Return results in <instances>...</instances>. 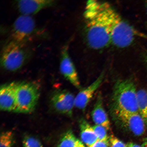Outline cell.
<instances>
[{
	"label": "cell",
	"mask_w": 147,
	"mask_h": 147,
	"mask_svg": "<svg viewBox=\"0 0 147 147\" xmlns=\"http://www.w3.org/2000/svg\"><path fill=\"white\" fill-rule=\"evenodd\" d=\"M56 1L53 0H21L16 1V5L22 15L31 16L45 8L54 5Z\"/></svg>",
	"instance_id": "obj_11"
},
{
	"label": "cell",
	"mask_w": 147,
	"mask_h": 147,
	"mask_svg": "<svg viewBox=\"0 0 147 147\" xmlns=\"http://www.w3.org/2000/svg\"><path fill=\"white\" fill-rule=\"evenodd\" d=\"M80 128L81 139L86 146L92 147L98 141L93 126L85 119H82L80 120Z\"/></svg>",
	"instance_id": "obj_14"
},
{
	"label": "cell",
	"mask_w": 147,
	"mask_h": 147,
	"mask_svg": "<svg viewBox=\"0 0 147 147\" xmlns=\"http://www.w3.org/2000/svg\"><path fill=\"white\" fill-rule=\"evenodd\" d=\"M146 11L147 12V2L146 3Z\"/></svg>",
	"instance_id": "obj_25"
},
{
	"label": "cell",
	"mask_w": 147,
	"mask_h": 147,
	"mask_svg": "<svg viewBox=\"0 0 147 147\" xmlns=\"http://www.w3.org/2000/svg\"><path fill=\"white\" fill-rule=\"evenodd\" d=\"M104 73L101 74L95 81L79 92L75 97V107L84 111L94 94L100 87L103 80Z\"/></svg>",
	"instance_id": "obj_12"
},
{
	"label": "cell",
	"mask_w": 147,
	"mask_h": 147,
	"mask_svg": "<svg viewBox=\"0 0 147 147\" xmlns=\"http://www.w3.org/2000/svg\"><path fill=\"white\" fill-rule=\"evenodd\" d=\"M144 58L145 63L147 66V51L144 53Z\"/></svg>",
	"instance_id": "obj_23"
},
{
	"label": "cell",
	"mask_w": 147,
	"mask_h": 147,
	"mask_svg": "<svg viewBox=\"0 0 147 147\" xmlns=\"http://www.w3.org/2000/svg\"><path fill=\"white\" fill-rule=\"evenodd\" d=\"M36 31L35 22L32 16L22 14L16 18L12 26L11 40L26 43Z\"/></svg>",
	"instance_id": "obj_6"
},
{
	"label": "cell",
	"mask_w": 147,
	"mask_h": 147,
	"mask_svg": "<svg viewBox=\"0 0 147 147\" xmlns=\"http://www.w3.org/2000/svg\"><path fill=\"white\" fill-rule=\"evenodd\" d=\"M138 112L147 125V91L141 89L137 91Z\"/></svg>",
	"instance_id": "obj_16"
},
{
	"label": "cell",
	"mask_w": 147,
	"mask_h": 147,
	"mask_svg": "<svg viewBox=\"0 0 147 147\" xmlns=\"http://www.w3.org/2000/svg\"><path fill=\"white\" fill-rule=\"evenodd\" d=\"M20 82H13L1 86L0 90V108L2 111L15 112L16 94Z\"/></svg>",
	"instance_id": "obj_10"
},
{
	"label": "cell",
	"mask_w": 147,
	"mask_h": 147,
	"mask_svg": "<svg viewBox=\"0 0 147 147\" xmlns=\"http://www.w3.org/2000/svg\"><path fill=\"white\" fill-rule=\"evenodd\" d=\"M84 16L88 45L96 50L108 47L111 44V37L102 1H88Z\"/></svg>",
	"instance_id": "obj_1"
},
{
	"label": "cell",
	"mask_w": 147,
	"mask_h": 147,
	"mask_svg": "<svg viewBox=\"0 0 147 147\" xmlns=\"http://www.w3.org/2000/svg\"><path fill=\"white\" fill-rule=\"evenodd\" d=\"M23 147H43L39 140L30 136H26L23 140Z\"/></svg>",
	"instance_id": "obj_18"
},
{
	"label": "cell",
	"mask_w": 147,
	"mask_h": 147,
	"mask_svg": "<svg viewBox=\"0 0 147 147\" xmlns=\"http://www.w3.org/2000/svg\"><path fill=\"white\" fill-rule=\"evenodd\" d=\"M14 142V134L12 131H5L1 134L0 147H12Z\"/></svg>",
	"instance_id": "obj_17"
},
{
	"label": "cell",
	"mask_w": 147,
	"mask_h": 147,
	"mask_svg": "<svg viewBox=\"0 0 147 147\" xmlns=\"http://www.w3.org/2000/svg\"><path fill=\"white\" fill-rule=\"evenodd\" d=\"M95 134L98 140L105 141L109 140L107 130L104 127L100 125H95L93 126Z\"/></svg>",
	"instance_id": "obj_19"
},
{
	"label": "cell",
	"mask_w": 147,
	"mask_h": 147,
	"mask_svg": "<svg viewBox=\"0 0 147 147\" xmlns=\"http://www.w3.org/2000/svg\"><path fill=\"white\" fill-rule=\"evenodd\" d=\"M68 46H64L61 51L60 65V72L67 80L77 88L80 84L78 74L68 52Z\"/></svg>",
	"instance_id": "obj_9"
},
{
	"label": "cell",
	"mask_w": 147,
	"mask_h": 147,
	"mask_svg": "<svg viewBox=\"0 0 147 147\" xmlns=\"http://www.w3.org/2000/svg\"><path fill=\"white\" fill-rule=\"evenodd\" d=\"M91 115L95 125H100L104 127L107 130L109 129L110 123L104 109L102 97L100 94L97 97Z\"/></svg>",
	"instance_id": "obj_13"
},
{
	"label": "cell",
	"mask_w": 147,
	"mask_h": 147,
	"mask_svg": "<svg viewBox=\"0 0 147 147\" xmlns=\"http://www.w3.org/2000/svg\"><path fill=\"white\" fill-rule=\"evenodd\" d=\"M26 44L12 40L5 44L1 52V67L13 72L21 69L30 56Z\"/></svg>",
	"instance_id": "obj_4"
},
{
	"label": "cell",
	"mask_w": 147,
	"mask_h": 147,
	"mask_svg": "<svg viewBox=\"0 0 147 147\" xmlns=\"http://www.w3.org/2000/svg\"><path fill=\"white\" fill-rule=\"evenodd\" d=\"M57 147H86L71 130L66 131L61 138Z\"/></svg>",
	"instance_id": "obj_15"
},
{
	"label": "cell",
	"mask_w": 147,
	"mask_h": 147,
	"mask_svg": "<svg viewBox=\"0 0 147 147\" xmlns=\"http://www.w3.org/2000/svg\"><path fill=\"white\" fill-rule=\"evenodd\" d=\"M75 97L70 92L63 90L56 92L51 99V104L56 111L71 117L75 107Z\"/></svg>",
	"instance_id": "obj_7"
},
{
	"label": "cell",
	"mask_w": 147,
	"mask_h": 147,
	"mask_svg": "<svg viewBox=\"0 0 147 147\" xmlns=\"http://www.w3.org/2000/svg\"><path fill=\"white\" fill-rule=\"evenodd\" d=\"M127 147H142L139 145L133 142H129L127 144Z\"/></svg>",
	"instance_id": "obj_22"
},
{
	"label": "cell",
	"mask_w": 147,
	"mask_h": 147,
	"mask_svg": "<svg viewBox=\"0 0 147 147\" xmlns=\"http://www.w3.org/2000/svg\"><path fill=\"white\" fill-rule=\"evenodd\" d=\"M110 147H127V145L114 136L109 137Z\"/></svg>",
	"instance_id": "obj_20"
},
{
	"label": "cell",
	"mask_w": 147,
	"mask_h": 147,
	"mask_svg": "<svg viewBox=\"0 0 147 147\" xmlns=\"http://www.w3.org/2000/svg\"><path fill=\"white\" fill-rule=\"evenodd\" d=\"M103 10L109 27L111 44L124 48L129 47L137 36L147 38L138 32L121 17L109 3L102 2Z\"/></svg>",
	"instance_id": "obj_2"
},
{
	"label": "cell",
	"mask_w": 147,
	"mask_h": 147,
	"mask_svg": "<svg viewBox=\"0 0 147 147\" xmlns=\"http://www.w3.org/2000/svg\"><path fill=\"white\" fill-rule=\"evenodd\" d=\"M117 119L127 129L137 136H141L146 130V123L139 113L119 114Z\"/></svg>",
	"instance_id": "obj_8"
},
{
	"label": "cell",
	"mask_w": 147,
	"mask_h": 147,
	"mask_svg": "<svg viewBox=\"0 0 147 147\" xmlns=\"http://www.w3.org/2000/svg\"><path fill=\"white\" fill-rule=\"evenodd\" d=\"M92 147H110L109 140H98Z\"/></svg>",
	"instance_id": "obj_21"
},
{
	"label": "cell",
	"mask_w": 147,
	"mask_h": 147,
	"mask_svg": "<svg viewBox=\"0 0 147 147\" xmlns=\"http://www.w3.org/2000/svg\"><path fill=\"white\" fill-rule=\"evenodd\" d=\"M40 95L39 87L36 83L20 82L16 94L15 112L23 113H32L35 109Z\"/></svg>",
	"instance_id": "obj_5"
},
{
	"label": "cell",
	"mask_w": 147,
	"mask_h": 147,
	"mask_svg": "<svg viewBox=\"0 0 147 147\" xmlns=\"http://www.w3.org/2000/svg\"><path fill=\"white\" fill-rule=\"evenodd\" d=\"M112 104L115 115L121 113H139L137 91L130 80H119L115 84Z\"/></svg>",
	"instance_id": "obj_3"
},
{
	"label": "cell",
	"mask_w": 147,
	"mask_h": 147,
	"mask_svg": "<svg viewBox=\"0 0 147 147\" xmlns=\"http://www.w3.org/2000/svg\"><path fill=\"white\" fill-rule=\"evenodd\" d=\"M141 146L142 147H147V139H145Z\"/></svg>",
	"instance_id": "obj_24"
}]
</instances>
